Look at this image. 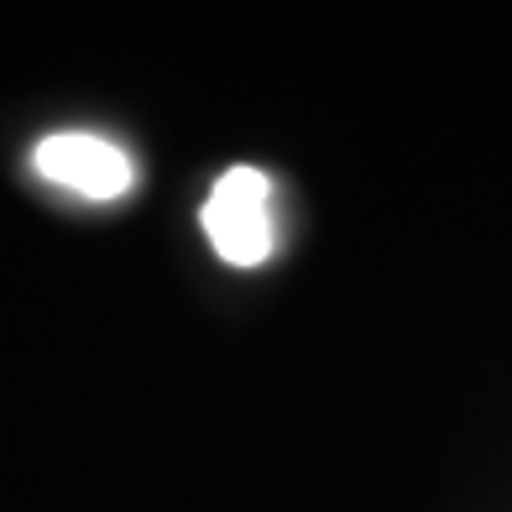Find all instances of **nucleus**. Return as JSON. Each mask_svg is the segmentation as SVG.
<instances>
[{
  "label": "nucleus",
  "instance_id": "1",
  "mask_svg": "<svg viewBox=\"0 0 512 512\" xmlns=\"http://www.w3.org/2000/svg\"><path fill=\"white\" fill-rule=\"evenodd\" d=\"M204 236L220 262L262 267L277 251L272 225V178L262 168H230L204 199Z\"/></svg>",
  "mask_w": 512,
  "mask_h": 512
},
{
  "label": "nucleus",
  "instance_id": "2",
  "mask_svg": "<svg viewBox=\"0 0 512 512\" xmlns=\"http://www.w3.org/2000/svg\"><path fill=\"white\" fill-rule=\"evenodd\" d=\"M37 173L58 183V189H74L84 199H121L131 194V157L121 147L100 142V136H84V131H63V136H48L37 152Z\"/></svg>",
  "mask_w": 512,
  "mask_h": 512
}]
</instances>
